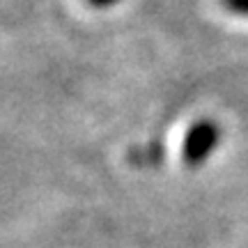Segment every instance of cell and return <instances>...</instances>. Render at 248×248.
Returning <instances> with one entry per match:
<instances>
[{
	"label": "cell",
	"mask_w": 248,
	"mask_h": 248,
	"mask_svg": "<svg viewBox=\"0 0 248 248\" xmlns=\"http://www.w3.org/2000/svg\"><path fill=\"white\" fill-rule=\"evenodd\" d=\"M221 140V129L214 120H198L186 131V138L182 142V159L188 168H198L209 159Z\"/></svg>",
	"instance_id": "cell-1"
},
{
	"label": "cell",
	"mask_w": 248,
	"mask_h": 248,
	"mask_svg": "<svg viewBox=\"0 0 248 248\" xmlns=\"http://www.w3.org/2000/svg\"><path fill=\"white\" fill-rule=\"evenodd\" d=\"M221 2L230 14H237V16H246L248 18V0H221Z\"/></svg>",
	"instance_id": "cell-2"
},
{
	"label": "cell",
	"mask_w": 248,
	"mask_h": 248,
	"mask_svg": "<svg viewBox=\"0 0 248 248\" xmlns=\"http://www.w3.org/2000/svg\"><path fill=\"white\" fill-rule=\"evenodd\" d=\"M115 2H120V0H88V5H92V7H97V9L110 7V5H115Z\"/></svg>",
	"instance_id": "cell-3"
}]
</instances>
